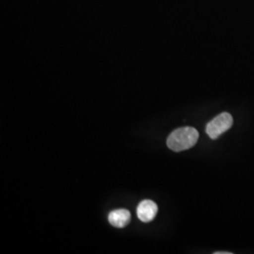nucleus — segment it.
I'll list each match as a JSON object with an SVG mask.
<instances>
[{
	"label": "nucleus",
	"mask_w": 254,
	"mask_h": 254,
	"mask_svg": "<svg viewBox=\"0 0 254 254\" xmlns=\"http://www.w3.org/2000/svg\"><path fill=\"white\" fill-rule=\"evenodd\" d=\"M215 254H232V253H223V252H220V253H215Z\"/></svg>",
	"instance_id": "5"
},
{
	"label": "nucleus",
	"mask_w": 254,
	"mask_h": 254,
	"mask_svg": "<svg viewBox=\"0 0 254 254\" xmlns=\"http://www.w3.org/2000/svg\"><path fill=\"white\" fill-rule=\"evenodd\" d=\"M199 133L193 127H181L174 130L167 139V145L174 152L189 150L197 143Z\"/></svg>",
	"instance_id": "1"
},
{
	"label": "nucleus",
	"mask_w": 254,
	"mask_h": 254,
	"mask_svg": "<svg viewBox=\"0 0 254 254\" xmlns=\"http://www.w3.org/2000/svg\"><path fill=\"white\" fill-rule=\"evenodd\" d=\"M233 123L234 120L231 114L227 112L221 113L207 124L206 134L210 138L217 139L218 136H221L233 127Z\"/></svg>",
	"instance_id": "2"
},
{
	"label": "nucleus",
	"mask_w": 254,
	"mask_h": 254,
	"mask_svg": "<svg viewBox=\"0 0 254 254\" xmlns=\"http://www.w3.org/2000/svg\"><path fill=\"white\" fill-rule=\"evenodd\" d=\"M131 220V214L127 209H117L110 212L109 223L116 228H125Z\"/></svg>",
	"instance_id": "4"
},
{
	"label": "nucleus",
	"mask_w": 254,
	"mask_h": 254,
	"mask_svg": "<svg viewBox=\"0 0 254 254\" xmlns=\"http://www.w3.org/2000/svg\"><path fill=\"white\" fill-rule=\"evenodd\" d=\"M157 205L156 203L151 200H142L137 208H136V215L139 220L142 222H150L154 220L156 214H157Z\"/></svg>",
	"instance_id": "3"
}]
</instances>
